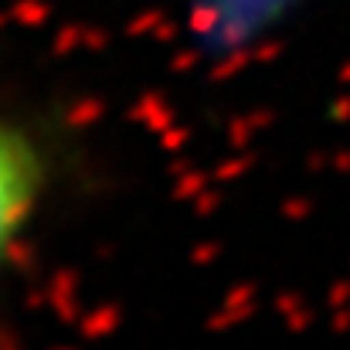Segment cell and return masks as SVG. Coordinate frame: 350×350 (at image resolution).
Segmentation results:
<instances>
[{
    "mask_svg": "<svg viewBox=\"0 0 350 350\" xmlns=\"http://www.w3.org/2000/svg\"><path fill=\"white\" fill-rule=\"evenodd\" d=\"M51 191V157L41 136L0 106V275L41 218Z\"/></svg>",
    "mask_w": 350,
    "mask_h": 350,
    "instance_id": "1",
    "label": "cell"
}]
</instances>
